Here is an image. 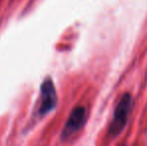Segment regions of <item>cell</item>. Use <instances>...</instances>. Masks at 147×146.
I'll use <instances>...</instances> for the list:
<instances>
[{
    "label": "cell",
    "mask_w": 147,
    "mask_h": 146,
    "mask_svg": "<svg viewBox=\"0 0 147 146\" xmlns=\"http://www.w3.org/2000/svg\"><path fill=\"white\" fill-rule=\"evenodd\" d=\"M57 103V95L51 79H46L41 86V102L38 114L45 115L50 112Z\"/></svg>",
    "instance_id": "2"
},
{
    "label": "cell",
    "mask_w": 147,
    "mask_h": 146,
    "mask_svg": "<svg viewBox=\"0 0 147 146\" xmlns=\"http://www.w3.org/2000/svg\"><path fill=\"white\" fill-rule=\"evenodd\" d=\"M86 120V110L83 106H78L74 108V110L71 112L67 122L62 131V138H67L70 135L77 132L80 128L84 125Z\"/></svg>",
    "instance_id": "3"
},
{
    "label": "cell",
    "mask_w": 147,
    "mask_h": 146,
    "mask_svg": "<svg viewBox=\"0 0 147 146\" xmlns=\"http://www.w3.org/2000/svg\"><path fill=\"white\" fill-rule=\"evenodd\" d=\"M132 99L129 94H125L118 103L116 109L114 111L113 119L109 126V134L111 137L119 135L122 132L127 122L128 114L131 109Z\"/></svg>",
    "instance_id": "1"
}]
</instances>
